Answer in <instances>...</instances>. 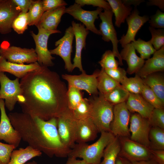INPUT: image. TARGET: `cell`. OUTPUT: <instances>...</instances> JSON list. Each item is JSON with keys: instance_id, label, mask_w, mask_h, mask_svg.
Here are the masks:
<instances>
[{"instance_id": "obj_1", "label": "cell", "mask_w": 164, "mask_h": 164, "mask_svg": "<svg viewBox=\"0 0 164 164\" xmlns=\"http://www.w3.org/2000/svg\"><path fill=\"white\" fill-rule=\"evenodd\" d=\"M18 102L22 112L45 121L58 117L68 108L65 84L56 72L40 65L21 79Z\"/></svg>"}, {"instance_id": "obj_2", "label": "cell", "mask_w": 164, "mask_h": 164, "mask_svg": "<svg viewBox=\"0 0 164 164\" xmlns=\"http://www.w3.org/2000/svg\"><path fill=\"white\" fill-rule=\"evenodd\" d=\"M8 117L22 139L34 149L50 157L68 156L71 149L62 142L59 135L56 118L45 121L24 113H10Z\"/></svg>"}, {"instance_id": "obj_3", "label": "cell", "mask_w": 164, "mask_h": 164, "mask_svg": "<svg viewBox=\"0 0 164 164\" xmlns=\"http://www.w3.org/2000/svg\"><path fill=\"white\" fill-rule=\"evenodd\" d=\"M99 138L94 143L76 144L71 149L68 157L80 158L88 164H99L105 147L114 137L109 132H102Z\"/></svg>"}, {"instance_id": "obj_4", "label": "cell", "mask_w": 164, "mask_h": 164, "mask_svg": "<svg viewBox=\"0 0 164 164\" xmlns=\"http://www.w3.org/2000/svg\"><path fill=\"white\" fill-rule=\"evenodd\" d=\"M99 93L89 98L91 104L90 118L99 132H109L113 117L114 105Z\"/></svg>"}, {"instance_id": "obj_5", "label": "cell", "mask_w": 164, "mask_h": 164, "mask_svg": "<svg viewBox=\"0 0 164 164\" xmlns=\"http://www.w3.org/2000/svg\"><path fill=\"white\" fill-rule=\"evenodd\" d=\"M56 118L57 130L61 141L65 146L71 149L76 144L77 120L68 108Z\"/></svg>"}, {"instance_id": "obj_6", "label": "cell", "mask_w": 164, "mask_h": 164, "mask_svg": "<svg viewBox=\"0 0 164 164\" xmlns=\"http://www.w3.org/2000/svg\"><path fill=\"white\" fill-rule=\"evenodd\" d=\"M37 34L33 31L30 32L36 45L35 49L37 56V62L40 65L47 67L53 66L54 64L52 60L55 58L52 56L48 49V41L50 36L55 33H61V32L57 30L55 31L46 30L43 29H38Z\"/></svg>"}, {"instance_id": "obj_7", "label": "cell", "mask_w": 164, "mask_h": 164, "mask_svg": "<svg viewBox=\"0 0 164 164\" xmlns=\"http://www.w3.org/2000/svg\"><path fill=\"white\" fill-rule=\"evenodd\" d=\"M121 146L118 156L130 162H138L151 159L150 149L127 137H119Z\"/></svg>"}, {"instance_id": "obj_8", "label": "cell", "mask_w": 164, "mask_h": 164, "mask_svg": "<svg viewBox=\"0 0 164 164\" xmlns=\"http://www.w3.org/2000/svg\"><path fill=\"white\" fill-rule=\"evenodd\" d=\"M130 112L125 102L114 105L113 117L110 125V132L114 136L130 138Z\"/></svg>"}, {"instance_id": "obj_9", "label": "cell", "mask_w": 164, "mask_h": 164, "mask_svg": "<svg viewBox=\"0 0 164 164\" xmlns=\"http://www.w3.org/2000/svg\"><path fill=\"white\" fill-rule=\"evenodd\" d=\"M0 98L5 99V106L12 111L22 93L19 78L11 80L4 73L0 72Z\"/></svg>"}, {"instance_id": "obj_10", "label": "cell", "mask_w": 164, "mask_h": 164, "mask_svg": "<svg viewBox=\"0 0 164 164\" xmlns=\"http://www.w3.org/2000/svg\"><path fill=\"white\" fill-rule=\"evenodd\" d=\"M129 125L130 139L150 149L149 135L152 127L149 120L135 113L130 116Z\"/></svg>"}, {"instance_id": "obj_11", "label": "cell", "mask_w": 164, "mask_h": 164, "mask_svg": "<svg viewBox=\"0 0 164 164\" xmlns=\"http://www.w3.org/2000/svg\"><path fill=\"white\" fill-rule=\"evenodd\" d=\"M113 13L111 10H104L101 12L99 17L101 22L99 25L100 32L102 36V39L105 41H111L113 46L112 52L115 57L119 60V64L123 65L120 53L118 49V44L119 43L118 39L117 32L112 22V16Z\"/></svg>"}, {"instance_id": "obj_12", "label": "cell", "mask_w": 164, "mask_h": 164, "mask_svg": "<svg viewBox=\"0 0 164 164\" xmlns=\"http://www.w3.org/2000/svg\"><path fill=\"white\" fill-rule=\"evenodd\" d=\"M74 36L72 26L67 28L63 36L56 41L55 45L56 47L49 50L51 55L60 56L65 63V68L68 72H71L73 70L71 61V54L72 52V43Z\"/></svg>"}, {"instance_id": "obj_13", "label": "cell", "mask_w": 164, "mask_h": 164, "mask_svg": "<svg viewBox=\"0 0 164 164\" xmlns=\"http://www.w3.org/2000/svg\"><path fill=\"white\" fill-rule=\"evenodd\" d=\"M103 9L97 7L93 11L84 10L82 6L75 3L73 4L66 8L64 13H68L72 16L74 19L80 21L86 26V29L93 33L101 35L99 30L95 26V20L98 18V15L102 12Z\"/></svg>"}, {"instance_id": "obj_14", "label": "cell", "mask_w": 164, "mask_h": 164, "mask_svg": "<svg viewBox=\"0 0 164 164\" xmlns=\"http://www.w3.org/2000/svg\"><path fill=\"white\" fill-rule=\"evenodd\" d=\"M0 56L9 62L24 64L32 63L37 61V56L33 48H22L14 46L5 47L1 46Z\"/></svg>"}, {"instance_id": "obj_15", "label": "cell", "mask_w": 164, "mask_h": 164, "mask_svg": "<svg viewBox=\"0 0 164 164\" xmlns=\"http://www.w3.org/2000/svg\"><path fill=\"white\" fill-rule=\"evenodd\" d=\"M98 72L97 70L91 75H87L85 72L79 75L65 74H62V77L67 82L68 86L85 90L90 95H96L99 93L97 89Z\"/></svg>"}, {"instance_id": "obj_16", "label": "cell", "mask_w": 164, "mask_h": 164, "mask_svg": "<svg viewBox=\"0 0 164 164\" xmlns=\"http://www.w3.org/2000/svg\"><path fill=\"white\" fill-rule=\"evenodd\" d=\"M5 107L4 100L0 99V140H3L16 148L19 146L22 138L19 133L12 125L6 113Z\"/></svg>"}, {"instance_id": "obj_17", "label": "cell", "mask_w": 164, "mask_h": 164, "mask_svg": "<svg viewBox=\"0 0 164 164\" xmlns=\"http://www.w3.org/2000/svg\"><path fill=\"white\" fill-rule=\"evenodd\" d=\"M149 19V17L147 15L140 16L136 8L132 12L131 14L126 19L128 25L127 31L126 34L123 35L119 40L122 48L135 40V37L137 32Z\"/></svg>"}, {"instance_id": "obj_18", "label": "cell", "mask_w": 164, "mask_h": 164, "mask_svg": "<svg viewBox=\"0 0 164 164\" xmlns=\"http://www.w3.org/2000/svg\"><path fill=\"white\" fill-rule=\"evenodd\" d=\"M20 11L12 0H0V33L8 34L12 31V25Z\"/></svg>"}, {"instance_id": "obj_19", "label": "cell", "mask_w": 164, "mask_h": 164, "mask_svg": "<svg viewBox=\"0 0 164 164\" xmlns=\"http://www.w3.org/2000/svg\"><path fill=\"white\" fill-rule=\"evenodd\" d=\"M72 27L76 41V52L73 60V68H78L82 73L85 72L83 68L81 62V53L83 48H85L86 39L89 31L84 26L80 23L72 22Z\"/></svg>"}, {"instance_id": "obj_20", "label": "cell", "mask_w": 164, "mask_h": 164, "mask_svg": "<svg viewBox=\"0 0 164 164\" xmlns=\"http://www.w3.org/2000/svg\"><path fill=\"white\" fill-rule=\"evenodd\" d=\"M99 132L90 118L77 120L76 142L86 143L94 140Z\"/></svg>"}, {"instance_id": "obj_21", "label": "cell", "mask_w": 164, "mask_h": 164, "mask_svg": "<svg viewBox=\"0 0 164 164\" xmlns=\"http://www.w3.org/2000/svg\"><path fill=\"white\" fill-rule=\"evenodd\" d=\"M164 70V46L156 51L153 56L145 61L142 67L136 73L143 79L149 75Z\"/></svg>"}, {"instance_id": "obj_22", "label": "cell", "mask_w": 164, "mask_h": 164, "mask_svg": "<svg viewBox=\"0 0 164 164\" xmlns=\"http://www.w3.org/2000/svg\"><path fill=\"white\" fill-rule=\"evenodd\" d=\"M125 104L130 112L138 113L148 119L154 108L139 94L129 93Z\"/></svg>"}, {"instance_id": "obj_23", "label": "cell", "mask_w": 164, "mask_h": 164, "mask_svg": "<svg viewBox=\"0 0 164 164\" xmlns=\"http://www.w3.org/2000/svg\"><path fill=\"white\" fill-rule=\"evenodd\" d=\"M40 66L37 62L29 64L10 62L0 56V72H8L19 79L22 78L29 72L36 69Z\"/></svg>"}, {"instance_id": "obj_24", "label": "cell", "mask_w": 164, "mask_h": 164, "mask_svg": "<svg viewBox=\"0 0 164 164\" xmlns=\"http://www.w3.org/2000/svg\"><path fill=\"white\" fill-rule=\"evenodd\" d=\"M65 6L45 12L36 26L41 28L51 31L57 30L62 15L64 14Z\"/></svg>"}, {"instance_id": "obj_25", "label": "cell", "mask_w": 164, "mask_h": 164, "mask_svg": "<svg viewBox=\"0 0 164 164\" xmlns=\"http://www.w3.org/2000/svg\"><path fill=\"white\" fill-rule=\"evenodd\" d=\"M120 55L121 60L127 62L128 67L126 72L129 74L136 73L142 67L145 61L137 55L135 50L131 43L123 47Z\"/></svg>"}, {"instance_id": "obj_26", "label": "cell", "mask_w": 164, "mask_h": 164, "mask_svg": "<svg viewBox=\"0 0 164 164\" xmlns=\"http://www.w3.org/2000/svg\"><path fill=\"white\" fill-rule=\"evenodd\" d=\"M40 151L28 146L25 148H20L12 152L8 164H25L28 161L41 155Z\"/></svg>"}, {"instance_id": "obj_27", "label": "cell", "mask_w": 164, "mask_h": 164, "mask_svg": "<svg viewBox=\"0 0 164 164\" xmlns=\"http://www.w3.org/2000/svg\"><path fill=\"white\" fill-rule=\"evenodd\" d=\"M115 17V26L118 28L131 14L132 7L125 5L121 0H107Z\"/></svg>"}, {"instance_id": "obj_28", "label": "cell", "mask_w": 164, "mask_h": 164, "mask_svg": "<svg viewBox=\"0 0 164 164\" xmlns=\"http://www.w3.org/2000/svg\"><path fill=\"white\" fill-rule=\"evenodd\" d=\"M143 83L148 86L164 104V79L160 75L155 73L148 75L142 79Z\"/></svg>"}, {"instance_id": "obj_29", "label": "cell", "mask_w": 164, "mask_h": 164, "mask_svg": "<svg viewBox=\"0 0 164 164\" xmlns=\"http://www.w3.org/2000/svg\"><path fill=\"white\" fill-rule=\"evenodd\" d=\"M119 138L115 136L104 150L103 159L99 164H116L120 151Z\"/></svg>"}, {"instance_id": "obj_30", "label": "cell", "mask_w": 164, "mask_h": 164, "mask_svg": "<svg viewBox=\"0 0 164 164\" xmlns=\"http://www.w3.org/2000/svg\"><path fill=\"white\" fill-rule=\"evenodd\" d=\"M97 81L98 91L99 93L103 95L121 85L107 74L102 69L98 71Z\"/></svg>"}, {"instance_id": "obj_31", "label": "cell", "mask_w": 164, "mask_h": 164, "mask_svg": "<svg viewBox=\"0 0 164 164\" xmlns=\"http://www.w3.org/2000/svg\"><path fill=\"white\" fill-rule=\"evenodd\" d=\"M129 94V92L121 84L104 95V98L114 105L125 102Z\"/></svg>"}, {"instance_id": "obj_32", "label": "cell", "mask_w": 164, "mask_h": 164, "mask_svg": "<svg viewBox=\"0 0 164 164\" xmlns=\"http://www.w3.org/2000/svg\"><path fill=\"white\" fill-rule=\"evenodd\" d=\"M149 138V148L151 150H164V129L152 127Z\"/></svg>"}, {"instance_id": "obj_33", "label": "cell", "mask_w": 164, "mask_h": 164, "mask_svg": "<svg viewBox=\"0 0 164 164\" xmlns=\"http://www.w3.org/2000/svg\"><path fill=\"white\" fill-rule=\"evenodd\" d=\"M120 84L129 93L139 94H141L144 85L142 79L136 74L134 77H126Z\"/></svg>"}, {"instance_id": "obj_34", "label": "cell", "mask_w": 164, "mask_h": 164, "mask_svg": "<svg viewBox=\"0 0 164 164\" xmlns=\"http://www.w3.org/2000/svg\"><path fill=\"white\" fill-rule=\"evenodd\" d=\"M131 43L135 50L140 54V57L144 60L149 58L156 51L150 40L145 41L139 38Z\"/></svg>"}, {"instance_id": "obj_35", "label": "cell", "mask_w": 164, "mask_h": 164, "mask_svg": "<svg viewBox=\"0 0 164 164\" xmlns=\"http://www.w3.org/2000/svg\"><path fill=\"white\" fill-rule=\"evenodd\" d=\"M28 12L29 18L28 26H36L44 12L42 0H32Z\"/></svg>"}, {"instance_id": "obj_36", "label": "cell", "mask_w": 164, "mask_h": 164, "mask_svg": "<svg viewBox=\"0 0 164 164\" xmlns=\"http://www.w3.org/2000/svg\"><path fill=\"white\" fill-rule=\"evenodd\" d=\"M72 111L74 117L77 120L90 118L91 104L89 99L83 98Z\"/></svg>"}, {"instance_id": "obj_37", "label": "cell", "mask_w": 164, "mask_h": 164, "mask_svg": "<svg viewBox=\"0 0 164 164\" xmlns=\"http://www.w3.org/2000/svg\"><path fill=\"white\" fill-rule=\"evenodd\" d=\"M29 20L28 12H20L13 20L12 29L18 34H23L28 29Z\"/></svg>"}, {"instance_id": "obj_38", "label": "cell", "mask_w": 164, "mask_h": 164, "mask_svg": "<svg viewBox=\"0 0 164 164\" xmlns=\"http://www.w3.org/2000/svg\"><path fill=\"white\" fill-rule=\"evenodd\" d=\"M80 91L75 87L68 86L67 94L68 107L72 111L83 98Z\"/></svg>"}, {"instance_id": "obj_39", "label": "cell", "mask_w": 164, "mask_h": 164, "mask_svg": "<svg viewBox=\"0 0 164 164\" xmlns=\"http://www.w3.org/2000/svg\"><path fill=\"white\" fill-rule=\"evenodd\" d=\"M141 94L154 108H164V104L162 103L152 90L144 84Z\"/></svg>"}, {"instance_id": "obj_40", "label": "cell", "mask_w": 164, "mask_h": 164, "mask_svg": "<svg viewBox=\"0 0 164 164\" xmlns=\"http://www.w3.org/2000/svg\"><path fill=\"white\" fill-rule=\"evenodd\" d=\"M149 29L152 35L149 40L155 50L157 51L164 46V29H156L149 26Z\"/></svg>"}, {"instance_id": "obj_41", "label": "cell", "mask_w": 164, "mask_h": 164, "mask_svg": "<svg viewBox=\"0 0 164 164\" xmlns=\"http://www.w3.org/2000/svg\"><path fill=\"white\" fill-rule=\"evenodd\" d=\"M115 56L112 51L108 50L102 56L99 63L104 70L116 68L119 64L115 58Z\"/></svg>"}, {"instance_id": "obj_42", "label": "cell", "mask_w": 164, "mask_h": 164, "mask_svg": "<svg viewBox=\"0 0 164 164\" xmlns=\"http://www.w3.org/2000/svg\"><path fill=\"white\" fill-rule=\"evenodd\" d=\"M148 119L152 127L164 129V108H154Z\"/></svg>"}, {"instance_id": "obj_43", "label": "cell", "mask_w": 164, "mask_h": 164, "mask_svg": "<svg viewBox=\"0 0 164 164\" xmlns=\"http://www.w3.org/2000/svg\"><path fill=\"white\" fill-rule=\"evenodd\" d=\"M16 148L12 145L0 142V164H8L11 154Z\"/></svg>"}, {"instance_id": "obj_44", "label": "cell", "mask_w": 164, "mask_h": 164, "mask_svg": "<svg viewBox=\"0 0 164 164\" xmlns=\"http://www.w3.org/2000/svg\"><path fill=\"white\" fill-rule=\"evenodd\" d=\"M75 3L79 4L82 7L85 5H91L101 8L104 10H111L108 3L103 0H76Z\"/></svg>"}, {"instance_id": "obj_45", "label": "cell", "mask_w": 164, "mask_h": 164, "mask_svg": "<svg viewBox=\"0 0 164 164\" xmlns=\"http://www.w3.org/2000/svg\"><path fill=\"white\" fill-rule=\"evenodd\" d=\"M150 26L154 28L164 29V13L158 9L149 20Z\"/></svg>"}, {"instance_id": "obj_46", "label": "cell", "mask_w": 164, "mask_h": 164, "mask_svg": "<svg viewBox=\"0 0 164 164\" xmlns=\"http://www.w3.org/2000/svg\"><path fill=\"white\" fill-rule=\"evenodd\" d=\"M104 70L109 76L120 84L127 77L126 71L124 69L119 67Z\"/></svg>"}, {"instance_id": "obj_47", "label": "cell", "mask_w": 164, "mask_h": 164, "mask_svg": "<svg viewBox=\"0 0 164 164\" xmlns=\"http://www.w3.org/2000/svg\"><path fill=\"white\" fill-rule=\"evenodd\" d=\"M42 1L44 12L67 5V3L63 0H43Z\"/></svg>"}, {"instance_id": "obj_48", "label": "cell", "mask_w": 164, "mask_h": 164, "mask_svg": "<svg viewBox=\"0 0 164 164\" xmlns=\"http://www.w3.org/2000/svg\"><path fill=\"white\" fill-rule=\"evenodd\" d=\"M20 12H27L32 0H12Z\"/></svg>"}, {"instance_id": "obj_49", "label": "cell", "mask_w": 164, "mask_h": 164, "mask_svg": "<svg viewBox=\"0 0 164 164\" xmlns=\"http://www.w3.org/2000/svg\"><path fill=\"white\" fill-rule=\"evenodd\" d=\"M151 159L157 164H164V150H151Z\"/></svg>"}, {"instance_id": "obj_50", "label": "cell", "mask_w": 164, "mask_h": 164, "mask_svg": "<svg viewBox=\"0 0 164 164\" xmlns=\"http://www.w3.org/2000/svg\"><path fill=\"white\" fill-rule=\"evenodd\" d=\"M148 5H155L162 11L164 10V0H150L147 3Z\"/></svg>"}, {"instance_id": "obj_51", "label": "cell", "mask_w": 164, "mask_h": 164, "mask_svg": "<svg viewBox=\"0 0 164 164\" xmlns=\"http://www.w3.org/2000/svg\"><path fill=\"white\" fill-rule=\"evenodd\" d=\"M66 164H88L85 161L82 159H77V158L73 157H68Z\"/></svg>"}, {"instance_id": "obj_52", "label": "cell", "mask_w": 164, "mask_h": 164, "mask_svg": "<svg viewBox=\"0 0 164 164\" xmlns=\"http://www.w3.org/2000/svg\"><path fill=\"white\" fill-rule=\"evenodd\" d=\"M123 3L127 6H130L133 5L135 6L139 5L142 2L144 1L142 0H122Z\"/></svg>"}, {"instance_id": "obj_53", "label": "cell", "mask_w": 164, "mask_h": 164, "mask_svg": "<svg viewBox=\"0 0 164 164\" xmlns=\"http://www.w3.org/2000/svg\"><path fill=\"white\" fill-rule=\"evenodd\" d=\"M131 164H157L153 159H149L138 162H130Z\"/></svg>"}, {"instance_id": "obj_54", "label": "cell", "mask_w": 164, "mask_h": 164, "mask_svg": "<svg viewBox=\"0 0 164 164\" xmlns=\"http://www.w3.org/2000/svg\"><path fill=\"white\" fill-rule=\"evenodd\" d=\"M116 164H131L130 162L124 158L118 156Z\"/></svg>"}, {"instance_id": "obj_55", "label": "cell", "mask_w": 164, "mask_h": 164, "mask_svg": "<svg viewBox=\"0 0 164 164\" xmlns=\"http://www.w3.org/2000/svg\"><path fill=\"white\" fill-rule=\"evenodd\" d=\"M25 164H37L36 162L34 161H33L30 162H27Z\"/></svg>"}, {"instance_id": "obj_56", "label": "cell", "mask_w": 164, "mask_h": 164, "mask_svg": "<svg viewBox=\"0 0 164 164\" xmlns=\"http://www.w3.org/2000/svg\"><path fill=\"white\" fill-rule=\"evenodd\" d=\"M0 99H1V98H0Z\"/></svg>"}, {"instance_id": "obj_57", "label": "cell", "mask_w": 164, "mask_h": 164, "mask_svg": "<svg viewBox=\"0 0 164 164\" xmlns=\"http://www.w3.org/2000/svg\"></svg>"}]
</instances>
